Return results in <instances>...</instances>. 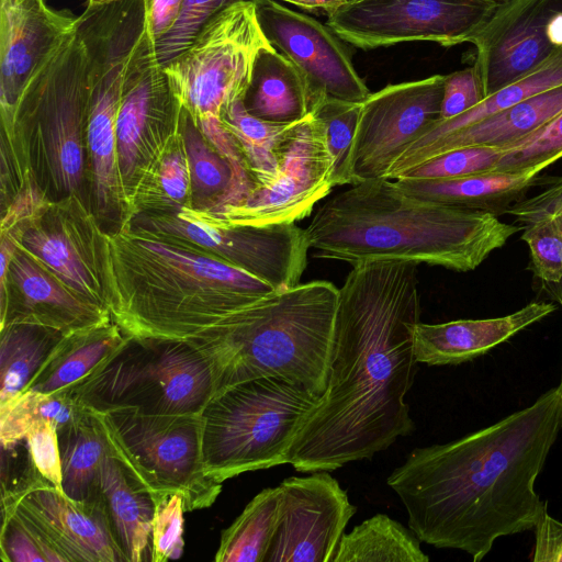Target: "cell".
<instances>
[{"mask_svg":"<svg viewBox=\"0 0 562 562\" xmlns=\"http://www.w3.org/2000/svg\"><path fill=\"white\" fill-rule=\"evenodd\" d=\"M418 263L353 266L338 289L327 387L289 451L297 472L334 471L371 459L415 425L405 396L417 372Z\"/></svg>","mask_w":562,"mask_h":562,"instance_id":"cell-1","label":"cell"},{"mask_svg":"<svg viewBox=\"0 0 562 562\" xmlns=\"http://www.w3.org/2000/svg\"><path fill=\"white\" fill-rule=\"evenodd\" d=\"M561 428L557 386L493 425L413 449L386 483L422 542L479 562L498 538L533 530L548 505L536 480Z\"/></svg>","mask_w":562,"mask_h":562,"instance_id":"cell-2","label":"cell"},{"mask_svg":"<svg viewBox=\"0 0 562 562\" xmlns=\"http://www.w3.org/2000/svg\"><path fill=\"white\" fill-rule=\"evenodd\" d=\"M106 307L126 336L189 341L233 326L276 290L260 278L126 221L105 232Z\"/></svg>","mask_w":562,"mask_h":562,"instance_id":"cell-3","label":"cell"},{"mask_svg":"<svg viewBox=\"0 0 562 562\" xmlns=\"http://www.w3.org/2000/svg\"><path fill=\"white\" fill-rule=\"evenodd\" d=\"M522 226L480 210L414 199L395 181L351 184L323 203L305 228L314 256L348 262L409 261L467 272Z\"/></svg>","mask_w":562,"mask_h":562,"instance_id":"cell-4","label":"cell"},{"mask_svg":"<svg viewBox=\"0 0 562 562\" xmlns=\"http://www.w3.org/2000/svg\"><path fill=\"white\" fill-rule=\"evenodd\" d=\"M337 302L331 282L297 284L261 299L233 326L188 342L207 361L215 393L274 376L321 397L327 387Z\"/></svg>","mask_w":562,"mask_h":562,"instance_id":"cell-5","label":"cell"},{"mask_svg":"<svg viewBox=\"0 0 562 562\" xmlns=\"http://www.w3.org/2000/svg\"><path fill=\"white\" fill-rule=\"evenodd\" d=\"M91 92L90 55L77 26L27 83L12 123L1 126V167L23 181L32 176L52 201L85 198Z\"/></svg>","mask_w":562,"mask_h":562,"instance_id":"cell-6","label":"cell"},{"mask_svg":"<svg viewBox=\"0 0 562 562\" xmlns=\"http://www.w3.org/2000/svg\"><path fill=\"white\" fill-rule=\"evenodd\" d=\"M319 397L274 376L229 385L201 412L205 474L217 483L289 463L293 439Z\"/></svg>","mask_w":562,"mask_h":562,"instance_id":"cell-7","label":"cell"},{"mask_svg":"<svg viewBox=\"0 0 562 562\" xmlns=\"http://www.w3.org/2000/svg\"><path fill=\"white\" fill-rule=\"evenodd\" d=\"M92 413L201 414L215 393L211 368L188 341L126 336L68 391Z\"/></svg>","mask_w":562,"mask_h":562,"instance_id":"cell-8","label":"cell"},{"mask_svg":"<svg viewBox=\"0 0 562 562\" xmlns=\"http://www.w3.org/2000/svg\"><path fill=\"white\" fill-rule=\"evenodd\" d=\"M144 27L142 0L86 8L78 16V31L88 47L92 74L87 126L90 207L99 223L112 224V229L130 221L119 169L116 116L126 67Z\"/></svg>","mask_w":562,"mask_h":562,"instance_id":"cell-9","label":"cell"},{"mask_svg":"<svg viewBox=\"0 0 562 562\" xmlns=\"http://www.w3.org/2000/svg\"><path fill=\"white\" fill-rule=\"evenodd\" d=\"M93 414L111 457L150 494L155 504L179 494L186 512H192L216 501L223 484L204 472L201 414Z\"/></svg>","mask_w":562,"mask_h":562,"instance_id":"cell-10","label":"cell"},{"mask_svg":"<svg viewBox=\"0 0 562 562\" xmlns=\"http://www.w3.org/2000/svg\"><path fill=\"white\" fill-rule=\"evenodd\" d=\"M271 46L257 4L239 1L212 16L164 71L179 105L194 121L221 117L233 102L245 99L256 58Z\"/></svg>","mask_w":562,"mask_h":562,"instance_id":"cell-11","label":"cell"},{"mask_svg":"<svg viewBox=\"0 0 562 562\" xmlns=\"http://www.w3.org/2000/svg\"><path fill=\"white\" fill-rule=\"evenodd\" d=\"M155 235L243 269L276 291L300 284L306 268L305 229L295 223L227 226L190 207L176 213H142L130 220Z\"/></svg>","mask_w":562,"mask_h":562,"instance_id":"cell-12","label":"cell"},{"mask_svg":"<svg viewBox=\"0 0 562 562\" xmlns=\"http://www.w3.org/2000/svg\"><path fill=\"white\" fill-rule=\"evenodd\" d=\"M501 2L493 0H357L327 16L346 43L373 49L430 41L450 47L469 42Z\"/></svg>","mask_w":562,"mask_h":562,"instance_id":"cell-13","label":"cell"},{"mask_svg":"<svg viewBox=\"0 0 562 562\" xmlns=\"http://www.w3.org/2000/svg\"><path fill=\"white\" fill-rule=\"evenodd\" d=\"M181 113L155 43L144 29L126 67L116 116L119 169L127 205L146 167L179 132Z\"/></svg>","mask_w":562,"mask_h":562,"instance_id":"cell-14","label":"cell"},{"mask_svg":"<svg viewBox=\"0 0 562 562\" xmlns=\"http://www.w3.org/2000/svg\"><path fill=\"white\" fill-rule=\"evenodd\" d=\"M334 187L333 160L324 130L311 113L285 142L274 175L258 184L243 204L217 217L196 213L227 226L295 223L308 216Z\"/></svg>","mask_w":562,"mask_h":562,"instance_id":"cell-15","label":"cell"},{"mask_svg":"<svg viewBox=\"0 0 562 562\" xmlns=\"http://www.w3.org/2000/svg\"><path fill=\"white\" fill-rule=\"evenodd\" d=\"M445 76L389 85L362 103L351 149L352 184L386 178L440 116Z\"/></svg>","mask_w":562,"mask_h":562,"instance_id":"cell-16","label":"cell"},{"mask_svg":"<svg viewBox=\"0 0 562 562\" xmlns=\"http://www.w3.org/2000/svg\"><path fill=\"white\" fill-rule=\"evenodd\" d=\"M1 503L2 514L15 516L41 542L48 562H125L101 497L77 502L38 476Z\"/></svg>","mask_w":562,"mask_h":562,"instance_id":"cell-17","label":"cell"},{"mask_svg":"<svg viewBox=\"0 0 562 562\" xmlns=\"http://www.w3.org/2000/svg\"><path fill=\"white\" fill-rule=\"evenodd\" d=\"M257 14L270 44L303 77L310 113L327 98L363 102L371 94L344 41L327 24L276 0L257 3Z\"/></svg>","mask_w":562,"mask_h":562,"instance_id":"cell-18","label":"cell"},{"mask_svg":"<svg viewBox=\"0 0 562 562\" xmlns=\"http://www.w3.org/2000/svg\"><path fill=\"white\" fill-rule=\"evenodd\" d=\"M485 98L562 48V0H506L470 41Z\"/></svg>","mask_w":562,"mask_h":562,"instance_id":"cell-19","label":"cell"},{"mask_svg":"<svg viewBox=\"0 0 562 562\" xmlns=\"http://www.w3.org/2000/svg\"><path fill=\"white\" fill-rule=\"evenodd\" d=\"M279 521L266 562H333L356 514L329 471L290 476L279 485Z\"/></svg>","mask_w":562,"mask_h":562,"instance_id":"cell-20","label":"cell"},{"mask_svg":"<svg viewBox=\"0 0 562 562\" xmlns=\"http://www.w3.org/2000/svg\"><path fill=\"white\" fill-rule=\"evenodd\" d=\"M104 234L88 201L71 194L52 201L27 228L20 246L74 290L106 307Z\"/></svg>","mask_w":562,"mask_h":562,"instance_id":"cell-21","label":"cell"},{"mask_svg":"<svg viewBox=\"0 0 562 562\" xmlns=\"http://www.w3.org/2000/svg\"><path fill=\"white\" fill-rule=\"evenodd\" d=\"M111 322L108 307L74 290L20 245L0 276V328L30 323L70 335Z\"/></svg>","mask_w":562,"mask_h":562,"instance_id":"cell-22","label":"cell"},{"mask_svg":"<svg viewBox=\"0 0 562 562\" xmlns=\"http://www.w3.org/2000/svg\"><path fill=\"white\" fill-rule=\"evenodd\" d=\"M77 26L78 16L45 0H0L1 126L12 123L27 83Z\"/></svg>","mask_w":562,"mask_h":562,"instance_id":"cell-23","label":"cell"},{"mask_svg":"<svg viewBox=\"0 0 562 562\" xmlns=\"http://www.w3.org/2000/svg\"><path fill=\"white\" fill-rule=\"evenodd\" d=\"M552 303L531 302L501 317L458 319L441 324L418 323L414 329V350L418 363L450 366L471 361L550 315Z\"/></svg>","mask_w":562,"mask_h":562,"instance_id":"cell-24","label":"cell"},{"mask_svg":"<svg viewBox=\"0 0 562 562\" xmlns=\"http://www.w3.org/2000/svg\"><path fill=\"white\" fill-rule=\"evenodd\" d=\"M560 111L562 86L538 93L424 146L408 149L393 165L386 178L397 179L407 170L437 155L467 146L507 149L532 134Z\"/></svg>","mask_w":562,"mask_h":562,"instance_id":"cell-25","label":"cell"},{"mask_svg":"<svg viewBox=\"0 0 562 562\" xmlns=\"http://www.w3.org/2000/svg\"><path fill=\"white\" fill-rule=\"evenodd\" d=\"M548 179L533 171H491L450 179L394 180L404 193L414 199L485 211L499 216L506 214L515 202L524 199L530 188L555 181Z\"/></svg>","mask_w":562,"mask_h":562,"instance_id":"cell-26","label":"cell"},{"mask_svg":"<svg viewBox=\"0 0 562 562\" xmlns=\"http://www.w3.org/2000/svg\"><path fill=\"white\" fill-rule=\"evenodd\" d=\"M99 493L110 529L125 562L151 561L155 503L113 457L104 459Z\"/></svg>","mask_w":562,"mask_h":562,"instance_id":"cell-27","label":"cell"},{"mask_svg":"<svg viewBox=\"0 0 562 562\" xmlns=\"http://www.w3.org/2000/svg\"><path fill=\"white\" fill-rule=\"evenodd\" d=\"M125 339L126 335L113 322L67 335L50 351L25 389L42 393L68 392L90 375Z\"/></svg>","mask_w":562,"mask_h":562,"instance_id":"cell-28","label":"cell"},{"mask_svg":"<svg viewBox=\"0 0 562 562\" xmlns=\"http://www.w3.org/2000/svg\"><path fill=\"white\" fill-rule=\"evenodd\" d=\"M510 214L522 224L521 239L530 255L528 269L543 288L562 279V178L551 187L509 206Z\"/></svg>","mask_w":562,"mask_h":562,"instance_id":"cell-29","label":"cell"},{"mask_svg":"<svg viewBox=\"0 0 562 562\" xmlns=\"http://www.w3.org/2000/svg\"><path fill=\"white\" fill-rule=\"evenodd\" d=\"M244 103L250 114L276 123H293L311 114L303 77L273 46L258 54Z\"/></svg>","mask_w":562,"mask_h":562,"instance_id":"cell-30","label":"cell"},{"mask_svg":"<svg viewBox=\"0 0 562 562\" xmlns=\"http://www.w3.org/2000/svg\"><path fill=\"white\" fill-rule=\"evenodd\" d=\"M128 207L130 220L142 213H176L191 207L190 168L181 128L146 167Z\"/></svg>","mask_w":562,"mask_h":562,"instance_id":"cell-31","label":"cell"},{"mask_svg":"<svg viewBox=\"0 0 562 562\" xmlns=\"http://www.w3.org/2000/svg\"><path fill=\"white\" fill-rule=\"evenodd\" d=\"M61 461L63 491L77 502L100 497L101 465L110 454L108 441L93 413L57 430Z\"/></svg>","mask_w":562,"mask_h":562,"instance_id":"cell-32","label":"cell"},{"mask_svg":"<svg viewBox=\"0 0 562 562\" xmlns=\"http://www.w3.org/2000/svg\"><path fill=\"white\" fill-rule=\"evenodd\" d=\"M420 542L409 527L376 514L342 535L333 562H428Z\"/></svg>","mask_w":562,"mask_h":562,"instance_id":"cell-33","label":"cell"},{"mask_svg":"<svg viewBox=\"0 0 562 562\" xmlns=\"http://www.w3.org/2000/svg\"><path fill=\"white\" fill-rule=\"evenodd\" d=\"M0 403L23 391L67 335L46 326L13 323L0 328Z\"/></svg>","mask_w":562,"mask_h":562,"instance_id":"cell-34","label":"cell"},{"mask_svg":"<svg viewBox=\"0 0 562 562\" xmlns=\"http://www.w3.org/2000/svg\"><path fill=\"white\" fill-rule=\"evenodd\" d=\"M279 487L259 492L221 533L217 562H266L279 521Z\"/></svg>","mask_w":562,"mask_h":562,"instance_id":"cell-35","label":"cell"},{"mask_svg":"<svg viewBox=\"0 0 562 562\" xmlns=\"http://www.w3.org/2000/svg\"><path fill=\"white\" fill-rule=\"evenodd\" d=\"M88 413L69 392L42 393L25 389L0 403L1 447L25 439L29 430L41 422H50L59 430Z\"/></svg>","mask_w":562,"mask_h":562,"instance_id":"cell-36","label":"cell"},{"mask_svg":"<svg viewBox=\"0 0 562 562\" xmlns=\"http://www.w3.org/2000/svg\"><path fill=\"white\" fill-rule=\"evenodd\" d=\"M559 86H562V48L526 76L484 98L468 112L448 121H436L408 149L424 146L435 139Z\"/></svg>","mask_w":562,"mask_h":562,"instance_id":"cell-37","label":"cell"},{"mask_svg":"<svg viewBox=\"0 0 562 562\" xmlns=\"http://www.w3.org/2000/svg\"><path fill=\"white\" fill-rule=\"evenodd\" d=\"M221 120L237 140L258 184L274 175L285 142L302 121H265L250 114L244 100L233 102L223 112Z\"/></svg>","mask_w":562,"mask_h":562,"instance_id":"cell-38","label":"cell"},{"mask_svg":"<svg viewBox=\"0 0 562 562\" xmlns=\"http://www.w3.org/2000/svg\"><path fill=\"white\" fill-rule=\"evenodd\" d=\"M362 102L323 100L312 112L321 122L333 160L335 187L352 184L351 149Z\"/></svg>","mask_w":562,"mask_h":562,"instance_id":"cell-39","label":"cell"},{"mask_svg":"<svg viewBox=\"0 0 562 562\" xmlns=\"http://www.w3.org/2000/svg\"><path fill=\"white\" fill-rule=\"evenodd\" d=\"M562 158V111L506 149L494 171L541 172Z\"/></svg>","mask_w":562,"mask_h":562,"instance_id":"cell-40","label":"cell"},{"mask_svg":"<svg viewBox=\"0 0 562 562\" xmlns=\"http://www.w3.org/2000/svg\"><path fill=\"white\" fill-rule=\"evenodd\" d=\"M506 149L467 146L437 155L404 172L398 178L450 179L494 171Z\"/></svg>","mask_w":562,"mask_h":562,"instance_id":"cell-41","label":"cell"},{"mask_svg":"<svg viewBox=\"0 0 562 562\" xmlns=\"http://www.w3.org/2000/svg\"><path fill=\"white\" fill-rule=\"evenodd\" d=\"M52 200L31 176L24 188L1 211V274L16 251L31 224L47 209Z\"/></svg>","mask_w":562,"mask_h":562,"instance_id":"cell-42","label":"cell"},{"mask_svg":"<svg viewBox=\"0 0 562 562\" xmlns=\"http://www.w3.org/2000/svg\"><path fill=\"white\" fill-rule=\"evenodd\" d=\"M239 1H250L257 4L262 0H183L175 25L155 44L159 63L165 66L177 57L189 46L212 16Z\"/></svg>","mask_w":562,"mask_h":562,"instance_id":"cell-43","label":"cell"},{"mask_svg":"<svg viewBox=\"0 0 562 562\" xmlns=\"http://www.w3.org/2000/svg\"><path fill=\"white\" fill-rule=\"evenodd\" d=\"M183 499L171 494L155 504L151 529V562H166L182 555Z\"/></svg>","mask_w":562,"mask_h":562,"instance_id":"cell-44","label":"cell"},{"mask_svg":"<svg viewBox=\"0 0 562 562\" xmlns=\"http://www.w3.org/2000/svg\"><path fill=\"white\" fill-rule=\"evenodd\" d=\"M485 98L476 65L445 76L443 94L438 121L457 117Z\"/></svg>","mask_w":562,"mask_h":562,"instance_id":"cell-45","label":"cell"},{"mask_svg":"<svg viewBox=\"0 0 562 562\" xmlns=\"http://www.w3.org/2000/svg\"><path fill=\"white\" fill-rule=\"evenodd\" d=\"M25 439L36 471L45 481L64 493L56 426L50 422H41L29 430Z\"/></svg>","mask_w":562,"mask_h":562,"instance_id":"cell-46","label":"cell"},{"mask_svg":"<svg viewBox=\"0 0 562 562\" xmlns=\"http://www.w3.org/2000/svg\"><path fill=\"white\" fill-rule=\"evenodd\" d=\"M0 552L3 562H48L41 542L12 514H2Z\"/></svg>","mask_w":562,"mask_h":562,"instance_id":"cell-47","label":"cell"},{"mask_svg":"<svg viewBox=\"0 0 562 562\" xmlns=\"http://www.w3.org/2000/svg\"><path fill=\"white\" fill-rule=\"evenodd\" d=\"M533 562H562V522L542 509L535 527Z\"/></svg>","mask_w":562,"mask_h":562,"instance_id":"cell-48","label":"cell"},{"mask_svg":"<svg viewBox=\"0 0 562 562\" xmlns=\"http://www.w3.org/2000/svg\"><path fill=\"white\" fill-rule=\"evenodd\" d=\"M147 36L156 44L175 25L183 0H143Z\"/></svg>","mask_w":562,"mask_h":562,"instance_id":"cell-49","label":"cell"},{"mask_svg":"<svg viewBox=\"0 0 562 562\" xmlns=\"http://www.w3.org/2000/svg\"><path fill=\"white\" fill-rule=\"evenodd\" d=\"M277 1V0H276ZM312 12H324L327 16L347 3V0H279Z\"/></svg>","mask_w":562,"mask_h":562,"instance_id":"cell-50","label":"cell"},{"mask_svg":"<svg viewBox=\"0 0 562 562\" xmlns=\"http://www.w3.org/2000/svg\"><path fill=\"white\" fill-rule=\"evenodd\" d=\"M544 289L562 307V279L559 283L547 286Z\"/></svg>","mask_w":562,"mask_h":562,"instance_id":"cell-51","label":"cell"},{"mask_svg":"<svg viewBox=\"0 0 562 562\" xmlns=\"http://www.w3.org/2000/svg\"><path fill=\"white\" fill-rule=\"evenodd\" d=\"M117 1H121V0H86V3H87L86 8H88V9L98 8V7L111 4V3H114Z\"/></svg>","mask_w":562,"mask_h":562,"instance_id":"cell-52","label":"cell"},{"mask_svg":"<svg viewBox=\"0 0 562 562\" xmlns=\"http://www.w3.org/2000/svg\"><path fill=\"white\" fill-rule=\"evenodd\" d=\"M348 2H351V1H357V0H347ZM493 1H496V2H504L506 0H493Z\"/></svg>","mask_w":562,"mask_h":562,"instance_id":"cell-53","label":"cell"},{"mask_svg":"<svg viewBox=\"0 0 562 562\" xmlns=\"http://www.w3.org/2000/svg\"><path fill=\"white\" fill-rule=\"evenodd\" d=\"M559 387H560V392H561V396H562V378H561V382H560Z\"/></svg>","mask_w":562,"mask_h":562,"instance_id":"cell-54","label":"cell"}]
</instances>
